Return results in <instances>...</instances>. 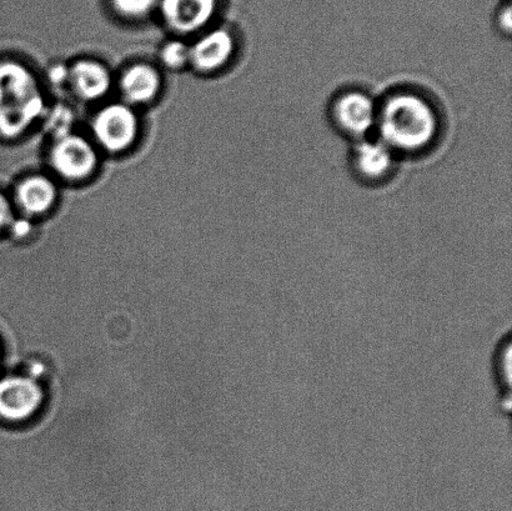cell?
<instances>
[{
    "instance_id": "ac0fdd59",
    "label": "cell",
    "mask_w": 512,
    "mask_h": 511,
    "mask_svg": "<svg viewBox=\"0 0 512 511\" xmlns=\"http://www.w3.org/2000/svg\"><path fill=\"white\" fill-rule=\"evenodd\" d=\"M17 215L9 193L0 189V235L7 234L10 224Z\"/></svg>"
},
{
    "instance_id": "8fae6325",
    "label": "cell",
    "mask_w": 512,
    "mask_h": 511,
    "mask_svg": "<svg viewBox=\"0 0 512 511\" xmlns=\"http://www.w3.org/2000/svg\"><path fill=\"white\" fill-rule=\"evenodd\" d=\"M378 105L368 94L359 90L341 93L331 105V118L346 135L354 139H365L375 129Z\"/></svg>"
},
{
    "instance_id": "e0dca14e",
    "label": "cell",
    "mask_w": 512,
    "mask_h": 511,
    "mask_svg": "<svg viewBox=\"0 0 512 511\" xmlns=\"http://www.w3.org/2000/svg\"><path fill=\"white\" fill-rule=\"evenodd\" d=\"M37 224L28 218L22 217V215H15L12 224L8 229V235L17 242H25L33 237Z\"/></svg>"
},
{
    "instance_id": "7a4b0ae2",
    "label": "cell",
    "mask_w": 512,
    "mask_h": 511,
    "mask_svg": "<svg viewBox=\"0 0 512 511\" xmlns=\"http://www.w3.org/2000/svg\"><path fill=\"white\" fill-rule=\"evenodd\" d=\"M375 129L379 139L395 154H419L428 150L440 134V117L423 95L403 90L378 105Z\"/></svg>"
},
{
    "instance_id": "5b68a950",
    "label": "cell",
    "mask_w": 512,
    "mask_h": 511,
    "mask_svg": "<svg viewBox=\"0 0 512 511\" xmlns=\"http://www.w3.org/2000/svg\"><path fill=\"white\" fill-rule=\"evenodd\" d=\"M189 70L199 77L223 73L238 53L237 35L229 27L215 24L189 39Z\"/></svg>"
},
{
    "instance_id": "9c48e42d",
    "label": "cell",
    "mask_w": 512,
    "mask_h": 511,
    "mask_svg": "<svg viewBox=\"0 0 512 511\" xmlns=\"http://www.w3.org/2000/svg\"><path fill=\"white\" fill-rule=\"evenodd\" d=\"M9 195L15 213L35 223L50 217L59 207L62 198L60 184L47 170L22 175Z\"/></svg>"
},
{
    "instance_id": "d6986e66",
    "label": "cell",
    "mask_w": 512,
    "mask_h": 511,
    "mask_svg": "<svg viewBox=\"0 0 512 511\" xmlns=\"http://www.w3.org/2000/svg\"><path fill=\"white\" fill-rule=\"evenodd\" d=\"M498 22L499 29L503 30L504 33L510 34L512 28V14H511V5L510 3H506L504 7H501L498 13Z\"/></svg>"
},
{
    "instance_id": "ba28073f",
    "label": "cell",
    "mask_w": 512,
    "mask_h": 511,
    "mask_svg": "<svg viewBox=\"0 0 512 511\" xmlns=\"http://www.w3.org/2000/svg\"><path fill=\"white\" fill-rule=\"evenodd\" d=\"M114 88L115 73L104 60L80 55L68 62L67 94L75 102L97 107L110 99Z\"/></svg>"
},
{
    "instance_id": "5bb4252c",
    "label": "cell",
    "mask_w": 512,
    "mask_h": 511,
    "mask_svg": "<svg viewBox=\"0 0 512 511\" xmlns=\"http://www.w3.org/2000/svg\"><path fill=\"white\" fill-rule=\"evenodd\" d=\"M163 72L180 73L189 70V39L170 37L165 39L157 52V62Z\"/></svg>"
},
{
    "instance_id": "ffe728a7",
    "label": "cell",
    "mask_w": 512,
    "mask_h": 511,
    "mask_svg": "<svg viewBox=\"0 0 512 511\" xmlns=\"http://www.w3.org/2000/svg\"><path fill=\"white\" fill-rule=\"evenodd\" d=\"M0 358H2V349H0Z\"/></svg>"
},
{
    "instance_id": "277c9868",
    "label": "cell",
    "mask_w": 512,
    "mask_h": 511,
    "mask_svg": "<svg viewBox=\"0 0 512 511\" xmlns=\"http://www.w3.org/2000/svg\"><path fill=\"white\" fill-rule=\"evenodd\" d=\"M103 155L87 132L79 129L48 140L45 150L47 172L62 185L92 182L102 169Z\"/></svg>"
},
{
    "instance_id": "6da1fadb",
    "label": "cell",
    "mask_w": 512,
    "mask_h": 511,
    "mask_svg": "<svg viewBox=\"0 0 512 511\" xmlns=\"http://www.w3.org/2000/svg\"><path fill=\"white\" fill-rule=\"evenodd\" d=\"M42 74L22 58H0V140L22 142L40 129L49 105Z\"/></svg>"
},
{
    "instance_id": "7c38bea8",
    "label": "cell",
    "mask_w": 512,
    "mask_h": 511,
    "mask_svg": "<svg viewBox=\"0 0 512 511\" xmlns=\"http://www.w3.org/2000/svg\"><path fill=\"white\" fill-rule=\"evenodd\" d=\"M353 167L361 179L381 182L395 167V153L380 139H361L353 150Z\"/></svg>"
},
{
    "instance_id": "2e32d148",
    "label": "cell",
    "mask_w": 512,
    "mask_h": 511,
    "mask_svg": "<svg viewBox=\"0 0 512 511\" xmlns=\"http://www.w3.org/2000/svg\"><path fill=\"white\" fill-rule=\"evenodd\" d=\"M45 87L62 90L67 93L68 85V63L55 62L50 64L44 75Z\"/></svg>"
},
{
    "instance_id": "30bf717a",
    "label": "cell",
    "mask_w": 512,
    "mask_h": 511,
    "mask_svg": "<svg viewBox=\"0 0 512 511\" xmlns=\"http://www.w3.org/2000/svg\"><path fill=\"white\" fill-rule=\"evenodd\" d=\"M45 402L42 384L33 374H10L0 378V420L23 424L37 417Z\"/></svg>"
},
{
    "instance_id": "9a60e30c",
    "label": "cell",
    "mask_w": 512,
    "mask_h": 511,
    "mask_svg": "<svg viewBox=\"0 0 512 511\" xmlns=\"http://www.w3.org/2000/svg\"><path fill=\"white\" fill-rule=\"evenodd\" d=\"M40 129L47 134V139L62 137L77 128V114L72 105L67 103H50Z\"/></svg>"
},
{
    "instance_id": "52a82bcc",
    "label": "cell",
    "mask_w": 512,
    "mask_h": 511,
    "mask_svg": "<svg viewBox=\"0 0 512 511\" xmlns=\"http://www.w3.org/2000/svg\"><path fill=\"white\" fill-rule=\"evenodd\" d=\"M164 90V72L155 62L133 60L115 73L114 92L118 99L140 112L157 104Z\"/></svg>"
},
{
    "instance_id": "3957f363",
    "label": "cell",
    "mask_w": 512,
    "mask_h": 511,
    "mask_svg": "<svg viewBox=\"0 0 512 511\" xmlns=\"http://www.w3.org/2000/svg\"><path fill=\"white\" fill-rule=\"evenodd\" d=\"M140 110L118 98L94 107L85 130L103 157H125L138 147L143 135Z\"/></svg>"
},
{
    "instance_id": "4fadbf2b",
    "label": "cell",
    "mask_w": 512,
    "mask_h": 511,
    "mask_svg": "<svg viewBox=\"0 0 512 511\" xmlns=\"http://www.w3.org/2000/svg\"><path fill=\"white\" fill-rule=\"evenodd\" d=\"M112 19L125 25H142L157 20L159 0H103Z\"/></svg>"
},
{
    "instance_id": "8992f818",
    "label": "cell",
    "mask_w": 512,
    "mask_h": 511,
    "mask_svg": "<svg viewBox=\"0 0 512 511\" xmlns=\"http://www.w3.org/2000/svg\"><path fill=\"white\" fill-rule=\"evenodd\" d=\"M223 0H159L157 20L172 35L192 39L218 24Z\"/></svg>"
}]
</instances>
